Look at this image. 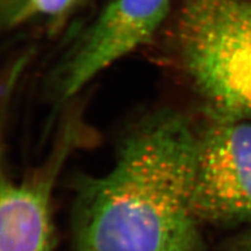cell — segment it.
<instances>
[{
    "instance_id": "cell-3",
    "label": "cell",
    "mask_w": 251,
    "mask_h": 251,
    "mask_svg": "<svg viewBox=\"0 0 251 251\" xmlns=\"http://www.w3.org/2000/svg\"><path fill=\"white\" fill-rule=\"evenodd\" d=\"M171 5L172 0H110L50 70V100L65 104L115 62L150 42Z\"/></svg>"
},
{
    "instance_id": "cell-5",
    "label": "cell",
    "mask_w": 251,
    "mask_h": 251,
    "mask_svg": "<svg viewBox=\"0 0 251 251\" xmlns=\"http://www.w3.org/2000/svg\"><path fill=\"white\" fill-rule=\"evenodd\" d=\"M84 143L81 133L63 127L40 166L19 180L1 176L0 251H51V197L65 163Z\"/></svg>"
},
{
    "instance_id": "cell-4",
    "label": "cell",
    "mask_w": 251,
    "mask_h": 251,
    "mask_svg": "<svg viewBox=\"0 0 251 251\" xmlns=\"http://www.w3.org/2000/svg\"><path fill=\"white\" fill-rule=\"evenodd\" d=\"M207 119L197 129L195 215L201 224H251V121Z\"/></svg>"
},
{
    "instance_id": "cell-2",
    "label": "cell",
    "mask_w": 251,
    "mask_h": 251,
    "mask_svg": "<svg viewBox=\"0 0 251 251\" xmlns=\"http://www.w3.org/2000/svg\"><path fill=\"white\" fill-rule=\"evenodd\" d=\"M173 34L207 117L251 121V0H180Z\"/></svg>"
},
{
    "instance_id": "cell-1",
    "label": "cell",
    "mask_w": 251,
    "mask_h": 251,
    "mask_svg": "<svg viewBox=\"0 0 251 251\" xmlns=\"http://www.w3.org/2000/svg\"><path fill=\"white\" fill-rule=\"evenodd\" d=\"M197 129L172 109L146 116L100 175L75 183L72 251H204L193 196Z\"/></svg>"
},
{
    "instance_id": "cell-7",
    "label": "cell",
    "mask_w": 251,
    "mask_h": 251,
    "mask_svg": "<svg viewBox=\"0 0 251 251\" xmlns=\"http://www.w3.org/2000/svg\"><path fill=\"white\" fill-rule=\"evenodd\" d=\"M233 245V251H251V228L242 233Z\"/></svg>"
},
{
    "instance_id": "cell-6",
    "label": "cell",
    "mask_w": 251,
    "mask_h": 251,
    "mask_svg": "<svg viewBox=\"0 0 251 251\" xmlns=\"http://www.w3.org/2000/svg\"><path fill=\"white\" fill-rule=\"evenodd\" d=\"M90 0H1V25L19 27L29 21L60 20Z\"/></svg>"
}]
</instances>
